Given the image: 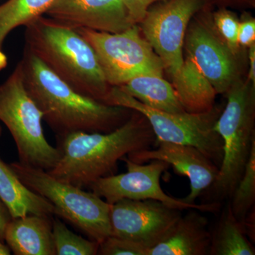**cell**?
<instances>
[{
	"mask_svg": "<svg viewBox=\"0 0 255 255\" xmlns=\"http://www.w3.org/2000/svg\"><path fill=\"white\" fill-rule=\"evenodd\" d=\"M1 133H2V128H1V127H0V136H1Z\"/></svg>",
	"mask_w": 255,
	"mask_h": 255,
	"instance_id": "1f68e13d",
	"label": "cell"
},
{
	"mask_svg": "<svg viewBox=\"0 0 255 255\" xmlns=\"http://www.w3.org/2000/svg\"><path fill=\"white\" fill-rule=\"evenodd\" d=\"M223 5L230 6H254L255 0H216Z\"/></svg>",
	"mask_w": 255,
	"mask_h": 255,
	"instance_id": "f546056e",
	"label": "cell"
},
{
	"mask_svg": "<svg viewBox=\"0 0 255 255\" xmlns=\"http://www.w3.org/2000/svg\"><path fill=\"white\" fill-rule=\"evenodd\" d=\"M49 216L28 215L11 219L4 242L16 255H55Z\"/></svg>",
	"mask_w": 255,
	"mask_h": 255,
	"instance_id": "2e32d148",
	"label": "cell"
},
{
	"mask_svg": "<svg viewBox=\"0 0 255 255\" xmlns=\"http://www.w3.org/2000/svg\"><path fill=\"white\" fill-rule=\"evenodd\" d=\"M119 87L154 110L171 114L186 112L172 83L164 80L163 76L139 75Z\"/></svg>",
	"mask_w": 255,
	"mask_h": 255,
	"instance_id": "d6986e66",
	"label": "cell"
},
{
	"mask_svg": "<svg viewBox=\"0 0 255 255\" xmlns=\"http://www.w3.org/2000/svg\"><path fill=\"white\" fill-rule=\"evenodd\" d=\"M248 50L250 69L248 79L255 85V43L250 46Z\"/></svg>",
	"mask_w": 255,
	"mask_h": 255,
	"instance_id": "f1b7e54d",
	"label": "cell"
},
{
	"mask_svg": "<svg viewBox=\"0 0 255 255\" xmlns=\"http://www.w3.org/2000/svg\"><path fill=\"white\" fill-rule=\"evenodd\" d=\"M172 85L186 112L202 113L214 107V87L189 57L177 73L170 76Z\"/></svg>",
	"mask_w": 255,
	"mask_h": 255,
	"instance_id": "ac0fdd59",
	"label": "cell"
},
{
	"mask_svg": "<svg viewBox=\"0 0 255 255\" xmlns=\"http://www.w3.org/2000/svg\"><path fill=\"white\" fill-rule=\"evenodd\" d=\"M58 136L59 160L48 172L82 189L114 174L119 160L132 152L150 148L156 142L148 121L135 111L112 131H79Z\"/></svg>",
	"mask_w": 255,
	"mask_h": 255,
	"instance_id": "7a4b0ae2",
	"label": "cell"
},
{
	"mask_svg": "<svg viewBox=\"0 0 255 255\" xmlns=\"http://www.w3.org/2000/svg\"><path fill=\"white\" fill-rule=\"evenodd\" d=\"M75 30L95 50L111 87L122 86L139 75L163 76V63L142 35L138 24L120 33L87 28Z\"/></svg>",
	"mask_w": 255,
	"mask_h": 255,
	"instance_id": "ba28073f",
	"label": "cell"
},
{
	"mask_svg": "<svg viewBox=\"0 0 255 255\" xmlns=\"http://www.w3.org/2000/svg\"><path fill=\"white\" fill-rule=\"evenodd\" d=\"M55 0H7L0 5V50L15 28L46 14Z\"/></svg>",
	"mask_w": 255,
	"mask_h": 255,
	"instance_id": "44dd1931",
	"label": "cell"
},
{
	"mask_svg": "<svg viewBox=\"0 0 255 255\" xmlns=\"http://www.w3.org/2000/svg\"><path fill=\"white\" fill-rule=\"evenodd\" d=\"M19 62L26 91L41 111L43 120L58 135L111 132L131 116L129 109L78 93L25 46Z\"/></svg>",
	"mask_w": 255,
	"mask_h": 255,
	"instance_id": "6da1fadb",
	"label": "cell"
},
{
	"mask_svg": "<svg viewBox=\"0 0 255 255\" xmlns=\"http://www.w3.org/2000/svg\"><path fill=\"white\" fill-rule=\"evenodd\" d=\"M0 200L6 206L12 219L28 215L51 217L53 206L43 196L33 192L18 178L11 166L0 157Z\"/></svg>",
	"mask_w": 255,
	"mask_h": 255,
	"instance_id": "e0dca14e",
	"label": "cell"
},
{
	"mask_svg": "<svg viewBox=\"0 0 255 255\" xmlns=\"http://www.w3.org/2000/svg\"><path fill=\"white\" fill-rule=\"evenodd\" d=\"M216 31L226 43L233 54L241 58V48L238 43L240 19L236 13L223 7L211 15Z\"/></svg>",
	"mask_w": 255,
	"mask_h": 255,
	"instance_id": "cb8c5ba5",
	"label": "cell"
},
{
	"mask_svg": "<svg viewBox=\"0 0 255 255\" xmlns=\"http://www.w3.org/2000/svg\"><path fill=\"white\" fill-rule=\"evenodd\" d=\"M155 145V149L132 152L127 158L137 163L152 160L167 162L177 174L189 179L190 193L182 199L188 204H195L196 199L216 181L219 167L193 146L163 141H157Z\"/></svg>",
	"mask_w": 255,
	"mask_h": 255,
	"instance_id": "4fadbf2b",
	"label": "cell"
},
{
	"mask_svg": "<svg viewBox=\"0 0 255 255\" xmlns=\"http://www.w3.org/2000/svg\"><path fill=\"white\" fill-rule=\"evenodd\" d=\"M122 160L126 162L127 172L101 178L90 187L92 192L109 204H114L122 199H151L180 211L196 209L206 213L219 211V202L188 204L182 199H176L166 194L161 187L160 177L170 167L167 162L152 160L143 164L132 162L126 157Z\"/></svg>",
	"mask_w": 255,
	"mask_h": 255,
	"instance_id": "9c48e42d",
	"label": "cell"
},
{
	"mask_svg": "<svg viewBox=\"0 0 255 255\" xmlns=\"http://www.w3.org/2000/svg\"><path fill=\"white\" fill-rule=\"evenodd\" d=\"M238 43L241 48H249L255 43V19L251 15L244 14L240 20Z\"/></svg>",
	"mask_w": 255,
	"mask_h": 255,
	"instance_id": "484cf974",
	"label": "cell"
},
{
	"mask_svg": "<svg viewBox=\"0 0 255 255\" xmlns=\"http://www.w3.org/2000/svg\"><path fill=\"white\" fill-rule=\"evenodd\" d=\"M230 203L235 217L243 225L255 201V140L243 175L235 188Z\"/></svg>",
	"mask_w": 255,
	"mask_h": 255,
	"instance_id": "7402d4cb",
	"label": "cell"
},
{
	"mask_svg": "<svg viewBox=\"0 0 255 255\" xmlns=\"http://www.w3.org/2000/svg\"><path fill=\"white\" fill-rule=\"evenodd\" d=\"M226 94L227 104L215 125L222 139L223 156L216 181L208 189L214 202L231 198L255 140V85L241 78Z\"/></svg>",
	"mask_w": 255,
	"mask_h": 255,
	"instance_id": "277c9868",
	"label": "cell"
},
{
	"mask_svg": "<svg viewBox=\"0 0 255 255\" xmlns=\"http://www.w3.org/2000/svg\"><path fill=\"white\" fill-rule=\"evenodd\" d=\"M206 6V0H165L147 10L139 23L143 36L170 76L184 62V41L191 19Z\"/></svg>",
	"mask_w": 255,
	"mask_h": 255,
	"instance_id": "30bf717a",
	"label": "cell"
},
{
	"mask_svg": "<svg viewBox=\"0 0 255 255\" xmlns=\"http://www.w3.org/2000/svg\"><path fill=\"white\" fill-rule=\"evenodd\" d=\"M0 121L14 139L20 163L46 171L56 165L60 151L45 136L43 115L25 88L20 62L0 85Z\"/></svg>",
	"mask_w": 255,
	"mask_h": 255,
	"instance_id": "5b68a950",
	"label": "cell"
},
{
	"mask_svg": "<svg viewBox=\"0 0 255 255\" xmlns=\"http://www.w3.org/2000/svg\"><path fill=\"white\" fill-rule=\"evenodd\" d=\"M28 188L49 201L58 215L100 244L112 236L110 206L94 192L84 191L53 177L44 169L10 164Z\"/></svg>",
	"mask_w": 255,
	"mask_h": 255,
	"instance_id": "8992f818",
	"label": "cell"
},
{
	"mask_svg": "<svg viewBox=\"0 0 255 255\" xmlns=\"http://www.w3.org/2000/svg\"><path fill=\"white\" fill-rule=\"evenodd\" d=\"M148 249L141 244L110 236L99 246L98 255H147Z\"/></svg>",
	"mask_w": 255,
	"mask_h": 255,
	"instance_id": "d4e9b609",
	"label": "cell"
},
{
	"mask_svg": "<svg viewBox=\"0 0 255 255\" xmlns=\"http://www.w3.org/2000/svg\"><path fill=\"white\" fill-rule=\"evenodd\" d=\"M204 13L191 19L184 38V50L216 94H226L242 78L241 58L233 54L216 31L211 16Z\"/></svg>",
	"mask_w": 255,
	"mask_h": 255,
	"instance_id": "8fae6325",
	"label": "cell"
},
{
	"mask_svg": "<svg viewBox=\"0 0 255 255\" xmlns=\"http://www.w3.org/2000/svg\"><path fill=\"white\" fill-rule=\"evenodd\" d=\"M181 211L158 201L122 199L110 206L112 236L136 242L149 251L168 236Z\"/></svg>",
	"mask_w": 255,
	"mask_h": 255,
	"instance_id": "7c38bea8",
	"label": "cell"
},
{
	"mask_svg": "<svg viewBox=\"0 0 255 255\" xmlns=\"http://www.w3.org/2000/svg\"><path fill=\"white\" fill-rule=\"evenodd\" d=\"M107 104L125 107L142 114L148 121L156 142L163 141L195 147L218 167L222 162L223 141L215 125L221 109L214 106L202 113L171 114L154 110L121 90L111 87Z\"/></svg>",
	"mask_w": 255,
	"mask_h": 255,
	"instance_id": "52a82bcc",
	"label": "cell"
},
{
	"mask_svg": "<svg viewBox=\"0 0 255 255\" xmlns=\"http://www.w3.org/2000/svg\"><path fill=\"white\" fill-rule=\"evenodd\" d=\"M246 235L244 226L235 217L229 204L211 233L209 255H255L254 247Z\"/></svg>",
	"mask_w": 255,
	"mask_h": 255,
	"instance_id": "ffe728a7",
	"label": "cell"
},
{
	"mask_svg": "<svg viewBox=\"0 0 255 255\" xmlns=\"http://www.w3.org/2000/svg\"><path fill=\"white\" fill-rule=\"evenodd\" d=\"M201 213L189 209L182 215L168 236L149 250L147 255H209L211 233L207 218Z\"/></svg>",
	"mask_w": 255,
	"mask_h": 255,
	"instance_id": "9a60e30c",
	"label": "cell"
},
{
	"mask_svg": "<svg viewBox=\"0 0 255 255\" xmlns=\"http://www.w3.org/2000/svg\"><path fill=\"white\" fill-rule=\"evenodd\" d=\"M25 27V47L33 54L78 93L107 104L112 87L95 50L76 30L43 16Z\"/></svg>",
	"mask_w": 255,
	"mask_h": 255,
	"instance_id": "3957f363",
	"label": "cell"
},
{
	"mask_svg": "<svg viewBox=\"0 0 255 255\" xmlns=\"http://www.w3.org/2000/svg\"><path fill=\"white\" fill-rule=\"evenodd\" d=\"M55 255H98L99 244L72 232L60 219L52 220Z\"/></svg>",
	"mask_w": 255,
	"mask_h": 255,
	"instance_id": "603a6c76",
	"label": "cell"
},
{
	"mask_svg": "<svg viewBox=\"0 0 255 255\" xmlns=\"http://www.w3.org/2000/svg\"><path fill=\"white\" fill-rule=\"evenodd\" d=\"M11 254L9 248L4 244V243L0 241V255H9Z\"/></svg>",
	"mask_w": 255,
	"mask_h": 255,
	"instance_id": "4dcf8cb0",
	"label": "cell"
},
{
	"mask_svg": "<svg viewBox=\"0 0 255 255\" xmlns=\"http://www.w3.org/2000/svg\"><path fill=\"white\" fill-rule=\"evenodd\" d=\"M11 219L12 218L9 211L3 204L2 201L0 200V241L2 243H4L5 230Z\"/></svg>",
	"mask_w": 255,
	"mask_h": 255,
	"instance_id": "83f0119b",
	"label": "cell"
},
{
	"mask_svg": "<svg viewBox=\"0 0 255 255\" xmlns=\"http://www.w3.org/2000/svg\"><path fill=\"white\" fill-rule=\"evenodd\" d=\"M159 1L165 0H124V2L131 22L139 24L145 17L151 5Z\"/></svg>",
	"mask_w": 255,
	"mask_h": 255,
	"instance_id": "4316f807",
	"label": "cell"
},
{
	"mask_svg": "<svg viewBox=\"0 0 255 255\" xmlns=\"http://www.w3.org/2000/svg\"><path fill=\"white\" fill-rule=\"evenodd\" d=\"M45 14L74 29L114 33L134 25L124 0H55Z\"/></svg>",
	"mask_w": 255,
	"mask_h": 255,
	"instance_id": "5bb4252c",
	"label": "cell"
}]
</instances>
